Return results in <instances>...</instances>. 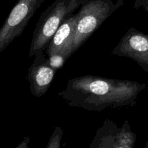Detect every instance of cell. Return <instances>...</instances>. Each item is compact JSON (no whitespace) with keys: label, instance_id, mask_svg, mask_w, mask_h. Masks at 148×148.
I'll use <instances>...</instances> for the list:
<instances>
[{"label":"cell","instance_id":"obj_13","mask_svg":"<svg viewBox=\"0 0 148 148\" xmlns=\"http://www.w3.org/2000/svg\"><path fill=\"white\" fill-rule=\"evenodd\" d=\"M145 148H148V141H147V143L146 146H145Z\"/></svg>","mask_w":148,"mask_h":148},{"label":"cell","instance_id":"obj_7","mask_svg":"<svg viewBox=\"0 0 148 148\" xmlns=\"http://www.w3.org/2000/svg\"><path fill=\"white\" fill-rule=\"evenodd\" d=\"M33 57L34 60L28 69L27 79L32 95L41 98L50 88L57 70L49 64L44 52L36 53Z\"/></svg>","mask_w":148,"mask_h":148},{"label":"cell","instance_id":"obj_8","mask_svg":"<svg viewBox=\"0 0 148 148\" xmlns=\"http://www.w3.org/2000/svg\"><path fill=\"white\" fill-rule=\"evenodd\" d=\"M76 13L73 14L62 23L56 33L49 42L45 50L47 57L53 55H59L68 60L71 53V43L76 23Z\"/></svg>","mask_w":148,"mask_h":148},{"label":"cell","instance_id":"obj_9","mask_svg":"<svg viewBox=\"0 0 148 148\" xmlns=\"http://www.w3.org/2000/svg\"><path fill=\"white\" fill-rule=\"evenodd\" d=\"M63 130L59 127H55L52 135L50 136L46 148H61Z\"/></svg>","mask_w":148,"mask_h":148},{"label":"cell","instance_id":"obj_1","mask_svg":"<svg viewBox=\"0 0 148 148\" xmlns=\"http://www.w3.org/2000/svg\"><path fill=\"white\" fill-rule=\"evenodd\" d=\"M146 84L129 79H118L86 75L68 80L57 95L69 106L89 111L133 106Z\"/></svg>","mask_w":148,"mask_h":148},{"label":"cell","instance_id":"obj_11","mask_svg":"<svg viewBox=\"0 0 148 148\" xmlns=\"http://www.w3.org/2000/svg\"><path fill=\"white\" fill-rule=\"evenodd\" d=\"M29 143H30V137L28 136V137H24L21 143L15 148H28Z\"/></svg>","mask_w":148,"mask_h":148},{"label":"cell","instance_id":"obj_4","mask_svg":"<svg viewBox=\"0 0 148 148\" xmlns=\"http://www.w3.org/2000/svg\"><path fill=\"white\" fill-rule=\"evenodd\" d=\"M45 0H18L0 29V53L23 34L30 19Z\"/></svg>","mask_w":148,"mask_h":148},{"label":"cell","instance_id":"obj_5","mask_svg":"<svg viewBox=\"0 0 148 148\" xmlns=\"http://www.w3.org/2000/svg\"><path fill=\"white\" fill-rule=\"evenodd\" d=\"M136 138L128 121L118 127L113 121L105 119L96 131L89 148H133Z\"/></svg>","mask_w":148,"mask_h":148},{"label":"cell","instance_id":"obj_2","mask_svg":"<svg viewBox=\"0 0 148 148\" xmlns=\"http://www.w3.org/2000/svg\"><path fill=\"white\" fill-rule=\"evenodd\" d=\"M85 0H55L41 14L33 31L29 57L44 52L62 23L79 8Z\"/></svg>","mask_w":148,"mask_h":148},{"label":"cell","instance_id":"obj_6","mask_svg":"<svg viewBox=\"0 0 148 148\" xmlns=\"http://www.w3.org/2000/svg\"><path fill=\"white\" fill-rule=\"evenodd\" d=\"M111 54L129 58L148 72V34L130 27L113 49Z\"/></svg>","mask_w":148,"mask_h":148},{"label":"cell","instance_id":"obj_3","mask_svg":"<svg viewBox=\"0 0 148 148\" xmlns=\"http://www.w3.org/2000/svg\"><path fill=\"white\" fill-rule=\"evenodd\" d=\"M122 6L112 0H85L76 12V23L71 43V53L73 54L104 21Z\"/></svg>","mask_w":148,"mask_h":148},{"label":"cell","instance_id":"obj_10","mask_svg":"<svg viewBox=\"0 0 148 148\" xmlns=\"http://www.w3.org/2000/svg\"><path fill=\"white\" fill-rule=\"evenodd\" d=\"M133 7L135 8L143 7L145 11L148 12V0H134Z\"/></svg>","mask_w":148,"mask_h":148},{"label":"cell","instance_id":"obj_12","mask_svg":"<svg viewBox=\"0 0 148 148\" xmlns=\"http://www.w3.org/2000/svg\"><path fill=\"white\" fill-rule=\"evenodd\" d=\"M123 1H124V0H117V2L119 3V4H120L121 5H123Z\"/></svg>","mask_w":148,"mask_h":148}]
</instances>
